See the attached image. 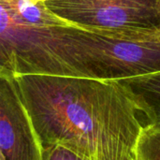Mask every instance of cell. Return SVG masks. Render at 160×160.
<instances>
[{
	"label": "cell",
	"mask_w": 160,
	"mask_h": 160,
	"mask_svg": "<svg viewBox=\"0 0 160 160\" xmlns=\"http://www.w3.org/2000/svg\"><path fill=\"white\" fill-rule=\"evenodd\" d=\"M43 160H86L74 152L60 146L43 150Z\"/></svg>",
	"instance_id": "52a82bcc"
},
{
	"label": "cell",
	"mask_w": 160,
	"mask_h": 160,
	"mask_svg": "<svg viewBox=\"0 0 160 160\" xmlns=\"http://www.w3.org/2000/svg\"><path fill=\"white\" fill-rule=\"evenodd\" d=\"M119 81L143 101L155 122H160V71Z\"/></svg>",
	"instance_id": "5b68a950"
},
{
	"label": "cell",
	"mask_w": 160,
	"mask_h": 160,
	"mask_svg": "<svg viewBox=\"0 0 160 160\" xmlns=\"http://www.w3.org/2000/svg\"><path fill=\"white\" fill-rule=\"evenodd\" d=\"M14 81L43 150L60 146L86 160H136L141 134L156 123L117 80L23 75Z\"/></svg>",
	"instance_id": "6da1fadb"
},
{
	"label": "cell",
	"mask_w": 160,
	"mask_h": 160,
	"mask_svg": "<svg viewBox=\"0 0 160 160\" xmlns=\"http://www.w3.org/2000/svg\"><path fill=\"white\" fill-rule=\"evenodd\" d=\"M0 149L6 160H43V148L14 79L0 77Z\"/></svg>",
	"instance_id": "277c9868"
},
{
	"label": "cell",
	"mask_w": 160,
	"mask_h": 160,
	"mask_svg": "<svg viewBox=\"0 0 160 160\" xmlns=\"http://www.w3.org/2000/svg\"><path fill=\"white\" fill-rule=\"evenodd\" d=\"M73 25L44 2L0 0V77L70 76Z\"/></svg>",
	"instance_id": "7a4b0ae2"
},
{
	"label": "cell",
	"mask_w": 160,
	"mask_h": 160,
	"mask_svg": "<svg viewBox=\"0 0 160 160\" xmlns=\"http://www.w3.org/2000/svg\"><path fill=\"white\" fill-rule=\"evenodd\" d=\"M33 1H36V2H45L47 0H33Z\"/></svg>",
	"instance_id": "9c48e42d"
},
{
	"label": "cell",
	"mask_w": 160,
	"mask_h": 160,
	"mask_svg": "<svg viewBox=\"0 0 160 160\" xmlns=\"http://www.w3.org/2000/svg\"><path fill=\"white\" fill-rule=\"evenodd\" d=\"M0 160H6L3 153H2V151H1V149H0Z\"/></svg>",
	"instance_id": "ba28073f"
},
{
	"label": "cell",
	"mask_w": 160,
	"mask_h": 160,
	"mask_svg": "<svg viewBox=\"0 0 160 160\" xmlns=\"http://www.w3.org/2000/svg\"><path fill=\"white\" fill-rule=\"evenodd\" d=\"M62 20L81 27L139 30L160 27V0H47Z\"/></svg>",
	"instance_id": "3957f363"
},
{
	"label": "cell",
	"mask_w": 160,
	"mask_h": 160,
	"mask_svg": "<svg viewBox=\"0 0 160 160\" xmlns=\"http://www.w3.org/2000/svg\"><path fill=\"white\" fill-rule=\"evenodd\" d=\"M136 160H160V122L146 128L136 145Z\"/></svg>",
	"instance_id": "8992f818"
}]
</instances>
